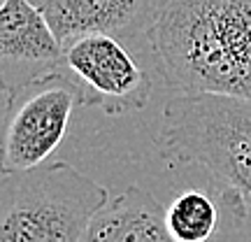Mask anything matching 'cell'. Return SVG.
Listing matches in <instances>:
<instances>
[{
  "mask_svg": "<svg viewBox=\"0 0 251 242\" xmlns=\"http://www.w3.org/2000/svg\"><path fill=\"white\" fill-rule=\"evenodd\" d=\"M144 37L170 89L251 100V0H161Z\"/></svg>",
  "mask_w": 251,
  "mask_h": 242,
  "instance_id": "cell-1",
  "label": "cell"
},
{
  "mask_svg": "<svg viewBox=\"0 0 251 242\" xmlns=\"http://www.w3.org/2000/svg\"><path fill=\"white\" fill-rule=\"evenodd\" d=\"M158 152L172 165H200L237 221L251 207V100L179 93L158 121Z\"/></svg>",
  "mask_w": 251,
  "mask_h": 242,
  "instance_id": "cell-2",
  "label": "cell"
},
{
  "mask_svg": "<svg viewBox=\"0 0 251 242\" xmlns=\"http://www.w3.org/2000/svg\"><path fill=\"white\" fill-rule=\"evenodd\" d=\"M109 191L65 161L0 177V242H79Z\"/></svg>",
  "mask_w": 251,
  "mask_h": 242,
  "instance_id": "cell-3",
  "label": "cell"
},
{
  "mask_svg": "<svg viewBox=\"0 0 251 242\" xmlns=\"http://www.w3.org/2000/svg\"><path fill=\"white\" fill-rule=\"evenodd\" d=\"M75 108H81V91L63 72L12 93L0 126V175L47 163L70 131Z\"/></svg>",
  "mask_w": 251,
  "mask_h": 242,
  "instance_id": "cell-4",
  "label": "cell"
},
{
  "mask_svg": "<svg viewBox=\"0 0 251 242\" xmlns=\"http://www.w3.org/2000/svg\"><path fill=\"white\" fill-rule=\"evenodd\" d=\"M58 72L79 86L81 108H98L107 117L140 112L151 98L149 72L117 35L89 33L65 42Z\"/></svg>",
  "mask_w": 251,
  "mask_h": 242,
  "instance_id": "cell-5",
  "label": "cell"
},
{
  "mask_svg": "<svg viewBox=\"0 0 251 242\" xmlns=\"http://www.w3.org/2000/svg\"><path fill=\"white\" fill-rule=\"evenodd\" d=\"M63 45L30 0H0V91L12 96L61 70Z\"/></svg>",
  "mask_w": 251,
  "mask_h": 242,
  "instance_id": "cell-6",
  "label": "cell"
},
{
  "mask_svg": "<svg viewBox=\"0 0 251 242\" xmlns=\"http://www.w3.org/2000/svg\"><path fill=\"white\" fill-rule=\"evenodd\" d=\"M65 45L79 35L107 33L121 40L147 35L161 0H30Z\"/></svg>",
  "mask_w": 251,
  "mask_h": 242,
  "instance_id": "cell-7",
  "label": "cell"
},
{
  "mask_svg": "<svg viewBox=\"0 0 251 242\" xmlns=\"http://www.w3.org/2000/svg\"><path fill=\"white\" fill-rule=\"evenodd\" d=\"M79 242H175L165 228V210L144 187L114 196L91 219Z\"/></svg>",
  "mask_w": 251,
  "mask_h": 242,
  "instance_id": "cell-8",
  "label": "cell"
},
{
  "mask_svg": "<svg viewBox=\"0 0 251 242\" xmlns=\"http://www.w3.org/2000/svg\"><path fill=\"white\" fill-rule=\"evenodd\" d=\"M221 212L216 200L205 191H181L165 207V228L175 242H209L219 231Z\"/></svg>",
  "mask_w": 251,
  "mask_h": 242,
  "instance_id": "cell-9",
  "label": "cell"
}]
</instances>
